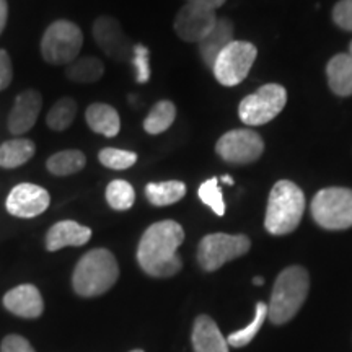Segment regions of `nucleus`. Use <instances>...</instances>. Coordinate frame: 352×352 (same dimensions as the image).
Wrapping results in <instances>:
<instances>
[{
	"label": "nucleus",
	"mask_w": 352,
	"mask_h": 352,
	"mask_svg": "<svg viewBox=\"0 0 352 352\" xmlns=\"http://www.w3.org/2000/svg\"><path fill=\"white\" fill-rule=\"evenodd\" d=\"M94 38L100 50L118 63H126L132 59L134 46L126 36V33L122 32L120 21L113 16L96 19L94 23Z\"/></svg>",
	"instance_id": "nucleus-12"
},
{
	"label": "nucleus",
	"mask_w": 352,
	"mask_h": 352,
	"mask_svg": "<svg viewBox=\"0 0 352 352\" xmlns=\"http://www.w3.org/2000/svg\"><path fill=\"white\" fill-rule=\"evenodd\" d=\"M186 195V184L178 179L162 183H148L145 186V197L152 206L164 208V206H171L175 202L182 201Z\"/></svg>",
	"instance_id": "nucleus-22"
},
{
	"label": "nucleus",
	"mask_w": 352,
	"mask_h": 352,
	"mask_svg": "<svg viewBox=\"0 0 352 352\" xmlns=\"http://www.w3.org/2000/svg\"><path fill=\"white\" fill-rule=\"evenodd\" d=\"M266 318H267V305L263 302H258L256 303V315H254L252 323H250L248 327H245L243 329H239V331L232 333L230 336L227 338L228 346L243 347L246 344H250V342L254 340V336H256L259 329H261L264 320Z\"/></svg>",
	"instance_id": "nucleus-28"
},
{
	"label": "nucleus",
	"mask_w": 352,
	"mask_h": 352,
	"mask_svg": "<svg viewBox=\"0 0 352 352\" xmlns=\"http://www.w3.org/2000/svg\"><path fill=\"white\" fill-rule=\"evenodd\" d=\"M250 248L252 241L246 235L210 233L201 240L197 248V263L206 272H214L232 259L243 256Z\"/></svg>",
	"instance_id": "nucleus-7"
},
{
	"label": "nucleus",
	"mask_w": 352,
	"mask_h": 352,
	"mask_svg": "<svg viewBox=\"0 0 352 352\" xmlns=\"http://www.w3.org/2000/svg\"><path fill=\"white\" fill-rule=\"evenodd\" d=\"M195 352H228L227 338L222 336L215 321L208 315L197 316L192 328Z\"/></svg>",
	"instance_id": "nucleus-17"
},
{
	"label": "nucleus",
	"mask_w": 352,
	"mask_h": 352,
	"mask_svg": "<svg viewBox=\"0 0 352 352\" xmlns=\"http://www.w3.org/2000/svg\"><path fill=\"white\" fill-rule=\"evenodd\" d=\"M215 152L227 164L248 165L263 155L264 142L252 129H233L217 140Z\"/></svg>",
	"instance_id": "nucleus-10"
},
{
	"label": "nucleus",
	"mask_w": 352,
	"mask_h": 352,
	"mask_svg": "<svg viewBox=\"0 0 352 352\" xmlns=\"http://www.w3.org/2000/svg\"><path fill=\"white\" fill-rule=\"evenodd\" d=\"M83 33L69 20H57L46 28L41 39V56L47 64H70L80 54Z\"/></svg>",
	"instance_id": "nucleus-5"
},
{
	"label": "nucleus",
	"mask_w": 352,
	"mask_h": 352,
	"mask_svg": "<svg viewBox=\"0 0 352 352\" xmlns=\"http://www.w3.org/2000/svg\"><path fill=\"white\" fill-rule=\"evenodd\" d=\"M310 289V277L300 266H290L280 272L272 289L267 305V318L274 324H284L292 320L305 302Z\"/></svg>",
	"instance_id": "nucleus-4"
},
{
	"label": "nucleus",
	"mask_w": 352,
	"mask_h": 352,
	"mask_svg": "<svg viewBox=\"0 0 352 352\" xmlns=\"http://www.w3.org/2000/svg\"><path fill=\"white\" fill-rule=\"evenodd\" d=\"M87 124L96 134L116 138L121 131V120L116 109L107 103H94L85 111Z\"/></svg>",
	"instance_id": "nucleus-19"
},
{
	"label": "nucleus",
	"mask_w": 352,
	"mask_h": 352,
	"mask_svg": "<svg viewBox=\"0 0 352 352\" xmlns=\"http://www.w3.org/2000/svg\"><path fill=\"white\" fill-rule=\"evenodd\" d=\"M287 103V91L283 85L267 83L253 95L245 96L239 107V116L246 126H263L283 111Z\"/></svg>",
	"instance_id": "nucleus-8"
},
{
	"label": "nucleus",
	"mask_w": 352,
	"mask_h": 352,
	"mask_svg": "<svg viewBox=\"0 0 352 352\" xmlns=\"http://www.w3.org/2000/svg\"><path fill=\"white\" fill-rule=\"evenodd\" d=\"M87 157L80 151H63L51 155L46 162V168L54 176L76 175L85 168Z\"/></svg>",
	"instance_id": "nucleus-24"
},
{
	"label": "nucleus",
	"mask_w": 352,
	"mask_h": 352,
	"mask_svg": "<svg viewBox=\"0 0 352 352\" xmlns=\"http://www.w3.org/2000/svg\"><path fill=\"white\" fill-rule=\"evenodd\" d=\"M91 239V228L76 222V220H63L57 222L46 233L47 252H59L65 246H82Z\"/></svg>",
	"instance_id": "nucleus-16"
},
{
	"label": "nucleus",
	"mask_w": 352,
	"mask_h": 352,
	"mask_svg": "<svg viewBox=\"0 0 352 352\" xmlns=\"http://www.w3.org/2000/svg\"><path fill=\"white\" fill-rule=\"evenodd\" d=\"M8 19V3L7 0H0V34H2L3 30H6Z\"/></svg>",
	"instance_id": "nucleus-36"
},
{
	"label": "nucleus",
	"mask_w": 352,
	"mask_h": 352,
	"mask_svg": "<svg viewBox=\"0 0 352 352\" xmlns=\"http://www.w3.org/2000/svg\"><path fill=\"white\" fill-rule=\"evenodd\" d=\"M13 78V67L10 56L7 51L0 50V91L6 90V88L12 83Z\"/></svg>",
	"instance_id": "nucleus-34"
},
{
	"label": "nucleus",
	"mask_w": 352,
	"mask_h": 352,
	"mask_svg": "<svg viewBox=\"0 0 352 352\" xmlns=\"http://www.w3.org/2000/svg\"><path fill=\"white\" fill-rule=\"evenodd\" d=\"M51 196L46 189L32 183H21L10 191L6 208L8 214L19 219H33L50 208Z\"/></svg>",
	"instance_id": "nucleus-13"
},
{
	"label": "nucleus",
	"mask_w": 352,
	"mask_h": 352,
	"mask_svg": "<svg viewBox=\"0 0 352 352\" xmlns=\"http://www.w3.org/2000/svg\"><path fill=\"white\" fill-rule=\"evenodd\" d=\"M349 56L352 57V41H351V46H349Z\"/></svg>",
	"instance_id": "nucleus-39"
},
{
	"label": "nucleus",
	"mask_w": 352,
	"mask_h": 352,
	"mask_svg": "<svg viewBox=\"0 0 352 352\" xmlns=\"http://www.w3.org/2000/svg\"><path fill=\"white\" fill-rule=\"evenodd\" d=\"M132 65L135 67V80L147 83L151 78V63H148V50L144 44H135L132 52Z\"/></svg>",
	"instance_id": "nucleus-31"
},
{
	"label": "nucleus",
	"mask_w": 352,
	"mask_h": 352,
	"mask_svg": "<svg viewBox=\"0 0 352 352\" xmlns=\"http://www.w3.org/2000/svg\"><path fill=\"white\" fill-rule=\"evenodd\" d=\"M333 20L340 28L352 32V0H340L334 6Z\"/></svg>",
	"instance_id": "nucleus-32"
},
{
	"label": "nucleus",
	"mask_w": 352,
	"mask_h": 352,
	"mask_svg": "<svg viewBox=\"0 0 352 352\" xmlns=\"http://www.w3.org/2000/svg\"><path fill=\"white\" fill-rule=\"evenodd\" d=\"M222 183H226V184H228V186H232L233 184V179H232V176H228V175H226V176H222Z\"/></svg>",
	"instance_id": "nucleus-37"
},
{
	"label": "nucleus",
	"mask_w": 352,
	"mask_h": 352,
	"mask_svg": "<svg viewBox=\"0 0 352 352\" xmlns=\"http://www.w3.org/2000/svg\"><path fill=\"white\" fill-rule=\"evenodd\" d=\"M253 284H254V285H263V284H264V279H263V277H254Z\"/></svg>",
	"instance_id": "nucleus-38"
},
{
	"label": "nucleus",
	"mask_w": 352,
	"mask_h": 352,
	"mask_svg": "<svg viewBox=\"0 0 352 352\" xmlns=\"http://www.w3.org/2000/svg\"><path fill=\"white\" fill-rule=\"evenodd\" d=\"M197 196L208 208L214 210L215 215L222 217L226 214V202H223V195L219 188V178L206 179L197 189Z\"/></svg>",
	"instance_id": "nucleus-29"
},
{
	"label": "nucleus",
	"mask_w": 352,
	"mask_h": 352,
	"mask_svg": "<svg viewBox=\"0 0 352 352\" xmlns=\"http://www.w3.org/2000/svg\"><path fill=\"white\" fill-rule=\"evenodd\" d=\"M107 202L109 208L114 210H127L134 206L135 201V191L131 183L124 182V179H114L108 184L107 192Z\"/></svg>",
	"instance_id": "nucleus-27"
},
{
	"label": "nucleus",
	"mask_w": 352,
	"mask_h": 352,
	"mask_svg": "<svg viewBox=\"0 0 352 352\" xmlns=\"http://www.w3.org/2000/svg\"><path fill=\"white\" fill-rule=\"evenodd\" d=\"M43 107V96L36 90H25L16 96L10 114H8V131L15 135L26 134L36 124Z\"/></svg>",
	"instance_id": "nucleus-14"
},
{
	"label": "nucleus",
	"mask_w": 352,
	"mask_h": 352,
	"mask_svg": "<svg viewBox=\"0 0 352 352\" xmlns=\"http://www.w3.org/2000/svg\"><path fill=\"white\" fill-rule=\"evenodd\" d=\"M3 307L21 318H38L43 315L44 302L38 287L33 284H21L6 294Z\"/></svg>",
	"instance_id": "nucleus-15"
},
{
	"label": "nucleus",
	"mask_w": 352,
	"mask_h": 352,
	"mask_svg": "<svg viewBox=\"0 0 352 352\" xmlns=\"http://www.w3.org/2000/svg\"><path fill=\"white\" fill-rule=\"evenodd\" d=\"M77 116V103L70 96H64L50 109L46 116V124L52 131H65L72 126Z\"/></svg>",
	"instance_id": "nucleus-26"
},
{
	"label": "nucleus",
	"mask_w": 352,
	"mask_h": 352,
	"mask_svg": "<svg viewBox=\"0 0 352 352\" xmlns=\"http://www.w3.org/2000/svg\"><path fill=\"white\" fill-rule=\"evenodd\" d=\"M184 230L175 220H160L144 232L138 246V263L152 277H171L182 270L178 248Z\"/></svg>",
	"instance_id": "nucleus-1"
},
{
	"label": "nucleus",
	"mask_w": 352,
	"mask_h": 352,
	"mask_svg": "<svg viewBox=\"0 0 352 352\" xmlns=\"http://www.w3.org/2000/svg\"><path fill=\"white\" fill-rule=\"evenodd\" d=\"M233 39V23L228 19H219L217 23L212 28L208 36L197 44L202 63L206 67L212 69V65L217 59V56L230 44Z\"/></svg>",
	"instance_id": "nucleus-18"
},
{
	"label": "nucleus",
	"mask_w": 352,
	"mask_h": 352,
	"mask_svg": "<svg viewBox=\"0 0 352 352\" xmlns=\"http://www.w3.org/2000/svg\"><path fill=\"white\" fill-rule=\"evenodd\" d=\"M188 3H195V6L210 8V10H217L219 7H222L227 0H186Z\"/></svg>",
	"instance_id": "nucleus-35"
},
{
	"label": "nucleus",
	"mask_w": 352,
	"mask_h": 352,
	"mask_svg": "<svg viewBox=\"0 0 352 352\" xmlns=\"http://www.w3.org/2000/svg\"><path fill=\"white\" fill-rule=\"evenodd\" d=\"M305 210V196L296 183L280 179L271 189L264 227L271 235H287L300 223Z\"/></svg>",
	"instance_id": "nucleus-3"
},
{
	"label": "nucleus",
	"mask_w": 352,
	"mask_h": 352,
	"mask_svg": "<svg viewBox=\"0 0 352 352\" xmlns=\"http://www.w3.org/2000/svg\"><path fill=\"white\" fill-rule=\"evenodd\" d=\"M120 277V266L109 250L95 248L83 254L72 274V287L82 297L108 292Z\"/></svg>",
	"instance_id": "nucleus-2"
},
{
	"label": "nucleus",
	"mask_w": 352,
	"mask_h": 352,
	"mask_svg": "<svg viewBox=\"0 0 352 352\" xmlns=\"http://www.w3.org/2000/svg\"><path fill=\"white\" fill-rule=\"evenodd\" d=\"M176 108L168 100H162L155 103L144 120V129L147 134L157 135L170 129V126L175 122Z\"/></svg>",
	"instance_id": "nucleus-25"
},
{
	"label": "nucleus",
	"mask_w": 352,
	"mask_h": 352,
	"mask_svg": "<svg viewBox=\"0 0 352 352\" xmlns=\"http://www.w3.org/2000/svg\"><path fill=\"white\" fill-rule=\"evenodd\" d=\"M329 88L338 96L352 95V57L349 54H338L327 65Z\"/></svg>",
	"instance_id": "nucleus-20"
},
{
	"label": "nucleus",
	"mask_w": 352,
	"mask_h": 352,
	"mask_svg": "<svg viewBox=\"0 0 352 352\" xmlns=\"http://www.w3.org/2000/svg\"><path fill=\"white\" fill-rule=\"evenodd\" d=\"M98 160L109 170H127L138 162V153L121 148L107 147L98 153Z\"/></svg>",
	"instance_id": "nucleus-30"
},
{
	"label": "nucleus",
	"mask_w": 352,
	"mask_h": 352,
	"mask_svg": "<svg viewBox=\"0 0 352 352\" xmlns=\"http://www.w3.org/2000/svg\"><path fill=\"white\" fill-rule=\"evenodd\" d=\"M0 352H34L33 346L30 344L28 340L19 334H8L6 340L2 341Z\"/></svg>",
	"instance_id": "nucleus-33"
},
{
	"label": "nucleus",
	"mask_w": 352,
	"mask_h": 352,
	"mask_svg": "<svg viewBox=\"0 0 352 352\" xmlns=\"http://www.w3.org/2000/svg\"><path fill=\"white\" fill-rule=\"evenodd\" d=\"M311 215L327 230H344L352 227V189L324 188L311 202Z\"/></svg>",
	"instance_id": "nucleus-6"
},
{
	"label": "nucleus",
	"mask_w": 352,
	"mask_h": 352,
	"mask_svg": "<svg viewBox=\"0 0 352 352\" xmlns=\"http://www.w3.org/2000/svg\"><path fill=\"white\" fill-rule=\"evenodd\" d=\"M215 10L210 8L186 3L179 8L175 19V32L183 41L199 44L217 23Z\"/></svg>",
	"instance_id": "nucleus-11"
},
{
	"label": "nucleus",
	"mask_w": 352,
	"mask_h": 352,
	"mask_svg": "<svg viewBox=\"0 0 352 352\" xmlns=\"http://www.w3.org/2000/svg\"><path fill=\"white\" fill-rule=\"evenodd\" d=\"M104 74V64L98 57L85 56L77 57L74 63H70L65 69V76L69 80L76 83H95L98 82Z\"/></svg>",
	"instance_id": "nucleus-23"
},
{
	"label": "nucleus",
	"mask_w": 352,
	"mask_h": 352,
	"mask_svg": "<svg viewBox=\"0 0 352 352\" xmlns=\"http://www.w3.org/2000/svg\"><path fill=\"white\" fill-rule=\"evenodd\" d=\"M131 352H144V351H140V349H135V351H131Z\"/></svg>",
	"instance_id": "nucleus-40"
},
{
	"label": "nucleus",
	"mask_w": 352,
	"mask_h": 352,
	"mask_svg": "<svg viewBox=\"0 0 352 352\" xmlns=\"http://www.w3.org/2000/svg\"><path fill=\"white\" fill-rule=\"evenodd\" d=\"M256 46L246 41H232L215 59L212 72L223 87H235L248 76L256 60Z\"/></svg>",
	"instance_id": "nucleus-9"
},
{
	"label": "nucleus",
	"mask_w": 352,
	"mask_h": 352,
	"mask_svg": "<svg viewBox=\"0 0 352 352\" xmlns=\"http://www.w3.org/2000/svg\"><path fill=\"white\" fill-rule=\"evenodd\" d=\"M36 147L30 139H12L0 145V166L12 170L30 162Z\"/></svg>",
	"instance_id": "nucleus-21"
}]
</instances>
